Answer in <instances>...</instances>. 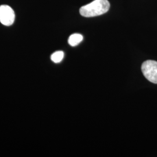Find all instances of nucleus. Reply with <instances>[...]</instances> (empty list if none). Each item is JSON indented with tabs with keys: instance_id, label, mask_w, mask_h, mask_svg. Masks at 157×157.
Wrapping results in <instances>:
<instances>
[{
	"instance_id": "obj_1",
	"label": "nucleus",
	"mask_w": 157,
	"mask_h": 157,
	"mask_svg": "<svg viewBox=\"0 0 157 157\" xmlns=\"http://www.w3.org/2000/svg\"><path fill=\"white\" fill-rule=\"evenodd\" d=\"M110 7L108 0H94L92 2L80 8L79 12L84 17H97L105 13Z\"/></svg>"
},
{
	"instance_id": "obj_2",
	"label": "nucleus",
	"mask_w": 157,
	"mask_h": 157,
	"mask_svg": "<svg viewBox=\"0 0 157 157\" xmlns=\"http://www.w3.org/2000/svg\"><path fill=\"white\" fill-rule=\"evenodd\" d=\"M141 71L144 77L150 82L157 84V62L147 60L143 62Z\"/></svg>"
},
{
	"instance_id": "obj_3",
	"label": "nucleus",
	"mask_w": 157,
	"mask_h": 157,
	"mask_svg": "<svg viewBox=\"0 0 157 157\" xmlns=\"http://www.w3.org/2000/svg\"><path fill=\"white\" fill-rule=\"evenodd\" d=\"M15 12L11 6L7 5L0 6V22L2 25L9 26L15 21Z\"/></svg>"
},
{
	"instance_id": "obj_4",
	"label": "nucleus",
	"mask_w": 157,
	"mask_h": 157,
	"mask_svg": "<svg viewBox=\"0 0 157 157\" xmlns=\"http://www.w3.org/2000/svg\"><path fill=\"white\" fill-rule=\"evenodd\" d=\"M83 39V37L82 34L78 33L73 34L69 36L68 39V43L69 44V45L75 47L80 43Z\"/></svg>"
},
{
	"instance_id": "obj_5",
	"label": "nucleus",
	"mask_w": 157,
	"mask_h": 157,
	"mask_svg": "<svg viewBox=\"0 0 157 157\" xmlns=\"http://www.w3.org/2000/svg\"><path fill=\"white\" fill-rule=\"evenodd\" d=\"M64 56V53L61 51H58L55 52H54L51 56V60L55 63H59L62 61Z\"/></svg>"
}]
</instances>
